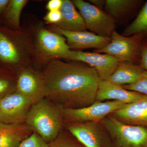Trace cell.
Returning a JSON list of instances; mask_svg holds the SVG:
<instances>
[{"label":"cell","instance_id":"obj_3","mask_svg":"<svg viewBox=\"0 0 147 147\" xmlns=\"http://www.w3.org/2000/svg\"><path fill=\"white\" fill-rule=\"evenodd\" d=\"M63 121L61 108L45 98L32 105L25 123L49 144L61 132Z\"/></svg>","mask_w":147,"mask_h":147},{"label":"cell","instance_id":"obj_12","mask_svg":"<svg viewBox=\"0 0 147 147\" xmlns=\"http://www.w3.org/2000/svg\"><path fill=\"white\" fill-rule=\"evenodd\" d=\"M63 59L87 64L95 69L101 81L107 80L115 70L119 63L115 58L107 54L85 52L82 50H70Z\"/></svg>","mask_w":147,"mask_h":147},{"label":"cell","instance_id":"obj_22","mask_svg":"<svg viewBox=\"0 0 147 147\" xmlns=\"http://www.w3.org/2000/svg\"><path fill=\"white\" fill-rule=\"evenodd\" d=\"M16 79V72L0 63V96L15 90Z\"/></svg>","mask_w":147,"mask_h":147},{"label":"cell","instance_id":"obj_21","mask_svg":"<svg viewBox=\"0 0 147 147\" xmlns=\"http://www.w3.org/2000/svg\"><path fill=\"white\" fill-rule=\"evenodd\" d=\"M137 34H143L144 38L147 37V1L135 20L125 29L122 35L129 36Z\"/></svg>","mask_w":147,"mask_h":147},{"label":"cell","instance_id":"obj_5","mask_svg":"<svg viewBox=\"0 0 147 147\" xmlns=\"http://www.w3.org/2000/svg\"><path fill=\"white\" fill-rule=\"evenodd\" d=\"M112 147H147V127L124 123L110 115L101 121Z\"/></svg>","mask_w":147,"mask_h":147},{"label":"cell","instance_id":"obj_23","mask_svg":"<svg viewBox=\"0 0 147 147\" xmlns=\"http://www.w3.org/2000/svg\"><path fill=\"white\" fill-rule=\"evenodd\" d=\"M48 147H86L70 132H61Z\"/></svg>","mask_w":147,"mask_h":147},{"label":"cell","instance_id":"obj_13","mask_svg":"<svg viewBox=\"0 0 147 147\" xmlns=\"http://www.w3.org/2000/svg\"><path fill=\"white\" fill-rule=\"evenodd\" d=\"M47 28L52 31L63 36L71 50H82L89 48L99 50L105 47L111 42V38L100 36L86 30L67 31L55 25L49 26Z\"/></svg>","mask_w":147,"mask_h":147},{"label":"cell","instance_id":"obj_1","mask_svg":"<svg viewBox=\"0 0 147 147\" xmlns=\"http://www.w3.org/2000/svg\"><path fill=\"white\" fill-rule=\"evenodd\" d=\"M41 71L46 98L61 108H79L96 101L100 80L94 68L77 61L53 60Z\"/></svg>","mask_w":147,"mask_h":147},{"label":"cell","instance_id":"obj_15","mask_svg":"<svg viewBox=\"0 0 147 147\" xmlns=\"http://www.w3.org/2000/svg\"><path fill=\"white\" fill-rule=\"evenodd\" d=\"M146 95L125 89L121 86L110 83L107 80H100L98 84L96 101L117 100L126 104L135 102Z\"/></svg>","mask_w":147,"mask_h":147},{"label":"cell","instance_id":"obj_14","mask_svg":"<svg viewBox=\"0 0 147 147\" xmlns=\"http://www.w3.org/2000/svg\"><path fill=\"white\" fill-rule=\"evenodd\" d=\"M110 115L127 124L147 127V95L125 104Z\"/></svg>","mask_w":147,"mask_h":147},{"label":"cell","instance_id":"obj_27","mask_svg":"<svg viewBox=\"0 0 147 147\" xmlns=\"http://www.w3.org/2000/svg\"><path fill=\"white\" fill-rule=\"evenodd\" d=\"M140 65L144 70L147 71V40L142 41L140 47Z\"/></svg>","mask_w":147,"mask_h":147},{"label":"cell","instance_id":"obj_24","mask_svg":"<svg viewBox=\"0 0 147 147\" xmlns=\"http://www.w3.org/2000/svg\"><path fill=\"white\" fill-rule=\"evenodd\" d=\"M122 87L128 90L147 95V71L144 70L140 79L135 83Z\"/></svg>","mask_w":147,"mask_h":147},{"label":"cell","instance_id":"obj_10","mask_svg":"<svg viewBox=\"0 0 147 147\" xmlns=\"http://www.w3.org/2000/svg\"><path fill=\"white\" fill-rule=\"evenodd\" d=\"M67 128L86 147H112L110 136L101 121L67 123Z\"/></svg>","mask_w":147,"mask_h":147},{"label":"cell","instance_id":"obj_4","mask_svg":"<svg viewBox=\"0 0 147 147\" xmlns=\"http://www.w3.org/2000/svg\"><path fill=\"white\" fill-rule=\"evenodd\" d=\"M40 21L34 23L32 66L42 68L53 60L63 59L70 49L65 38L52 31Z\"/></svg>","mask_w":147,"mask_h":147},{"label":"cell","instance_id":"obj_7","mask_svg":"<svg viewBox=\"0 0 147 147\" xmlns=\"http://www.w3.org/2000/svg\"><path fill=\"white\" fill-rule=\"evenodd\" d=\"M72 2L79 9L87 29L100 36L111 37L116 31L115 22L113 17L101 9L83 0H73Z\"/></svg>","mask_w":147,"mask_h":147},{"label":"cell","instance_id":"obj_16","mask_svg":"<svg viewBox=\"0 0 147 147\" xmlns=\"http://www.w3.org/2000/svg\"><path fill=\"white\" fill-rule=\"evenodd\" d=\"M33 132L26 123L8 124L0 123V147H18Z\"/></svg>","mask_w":147,"mask_h":147},{"label":"cell","instance_id":"obj_8","mask_svg":"<svg viewBox=\"0 0 147 147\" xmlns=\"http://www.w3.org/2000/svg\"><path fill=\"white\" fill-rule=\"evenodd\" d=\"M111 42L105 47L95 50L96 53L107 54L115 58L118 62H134L138 61V52L144 38L142 34L125 36L115 31L111 37Z\"/></svg>","mask_w":147,"mask_h":147},{"label":"cell","instance_id":"obj_29","mask_svg":"<svg viewBox=\"0 0 147 147\" xmlns=\"http://www.w3.org/2000/svg\"><path fill=\"white\" fill-rule=\"evenodd\" d=\"M9 0H0V19L7 8Z\"/></svg>","mask_w":147,"mask_h":147},{"label":"cell","instance_id":"obj_9","mask_svg":"<svg viewBox=\"0 0 147 147\" xmlns=\"http://www.w3.org/2000/svg\"><path fill=\"white\" fill-rule=\"evenodd\" d=\"M15 91L34 104L46 98L47 90L41 72L32 66L26 67L16 72Z\"/></svg>","mask_w":147,"mask_h":147},{"label":"cell","instance_id":"obj_19","mask_svg":"<svg viewBox=\"0 0 147 147\" xmlns=\"http://www.w3.org/2000/svg\"><path fill=\"white\" fill-rule=\"evenodd\" d=\"M28 2V0H9L2 16L3 26L14 30L21 28V12Z\"/></svg>","mask_w":147,"mask_h":147},{"label":"cell","instance_id":"obj_30","mask_svg":"<svg viewBox=\"0 0 147 147\" xmlns=\"http://www.w3.org/2000/svg\"><path fill=\"white\" fill-rule=\"evenodd\" d=\"M90 1L93 5L98 7V8L101 9L103 6H105V1H102V0H90Z\"/></svg>","mask_w":147,"mask_h":147},{"label":"cell","instance_id":"obj_11","mask_svg":"<svg viewBox=\"0 0 147 147\" xmlns=\"http://www.w3.org/2000/svg\"><path fill=\"white\" fill-rule=\"evenodd\" d=\"M32 104L16 91L0 98V123L8 124L25 123Z\"/></svg>","mask_w":147,"mask_h":147},{"label":"cell","instance_id":"obj_18","mask_svg":"<svg viewBox=\"0 0 147 147\" xmlns=\"http://www.w3.org/2000/svg\"><path fill=\"white\" fill-rule=\"evenodd\" d=\"M144 70L131 62H119L115 70L107 80L121 86L129 85L138 81Z\"/></svg>","mask_w":147,"mask_h":147},{"label":"cell","instance_id":"obj_17","mask_svg":"<svg viewBox=\"0 0 147 147\" xmlns=\"http://www.w3.org/2000/svg\"><path fill=\"white\" fill-rule=\"evenodd\" d=\"M61 20L57 25L60 28L69 32L86 30V27L83 17L74 5L72 1L63 0L60 9Z\"/></svg>","mask_w":147,"mask_h":147},{"label":"cell","instance_id":"obj_20","mask_svg":"<svg viewBox=\"0 0 147 147\" xmlns=\"http://www.w3.org/2000/svg\"><path fill=\"white\" fill-rule=\"evenodd\" d=\"M141 2L139 0H106L105 7L108 14L115 19L136 8Z\"/></svg>","mask_w":147,"mask_h":147},{"label":"cell","instance_id":"obj_28","mask_svg":"<svg viewBox=\"0 0 147 147\" xmlns=\"http://www.w3.org/2000/svg\"><path fill=\"white\" fill-rule=\"evenodd\" d=\"M63 0H50L46 5V9L49 11H54L60 10Z\"/></svg>","mask_w":147,"mask_h":147},{"label":"cell","instance_id":"obj_26","mask_svg":"<svg viewBox=\"0 0 147 147\" xmlns=\"http://www.w3.org/2000/svg\"><path fill=\"white\" fill-rule=\"evenodd\" d=\"M61 18L60 10L48 11L43 18L45 24L50 26L57 25L60 22Z\"/></svg>","mask_w":147,"mask_h":147},{"label":"cell","instance_id":"obj_25","mask_svg":"<svg viewBox=\"0 0 147 147\" xmlns=\"http://www.w3.org/2000/svg\"><path fill=\"white\" fill-rule=\"evenodd\" d=\"M48 143L35 132L23 140L18 147H48Z\"/></svg>","mask_w":147,"mask_h":147},{"label":"cell","instance_id":"obj_6","mask_svg":"<svg viewBox=\"0 0 147 147\" xmlns=\"http://www.w3.org/2000/svg\"><path fill=\"white\" fill-rule=\"evenodd\" d=\"M126 103L117 100L95 101L92 105L79 108H61L64 120L67 123L100 122Z\"/></svg>","mask_w":147,"mask_h":147},{"label":"cell","instance_id":"obj_2","mask_svg":"<svg viewBox=\"0 0 147 147\" xmlns=\"http://www.w3.org/2000/svg\"><path fill=\"white\" fill-rule=\"evenodd\" d=\"M33 23L14 30L0 24V63L16 72L32 66Z\"/></svg>","mask_w":147,"mask_h":147}]
</instances>
